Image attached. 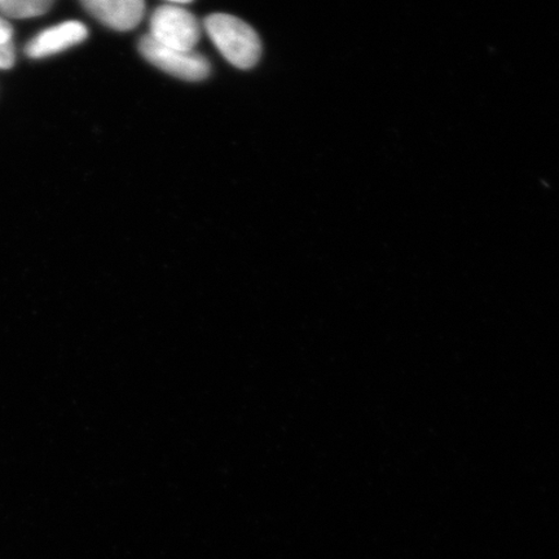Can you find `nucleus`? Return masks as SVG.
Here are the masks:
<instances>
[{"instance_id":"obj_9","label":"nucleus","mask_w":559,"mask_h":559,"mask_svg":"<svg viewBox=\"0 0 559 559\" xmlns=\"http://www.w3.org/2000/svg\"><path fill=\"white\" fill-rule=\"evenodd\" d=\"M170 4H187L193 2V0H167Z\"/></svg>"},{"instance_id":"obj_3","label":"nucleus","mask_w":559,"mask_h":559,"mask_svg":"<svg viewBox=\"0 0 559 559\" xmlns=\"http://www.w3.org/2000/svg\"><path fill=\"white\" fill-rule=\"evenodd\" d=\"M139 51L146 61L177 79L198 82L207 79L210 62L204 55L195 51H181L159 45L150 35L139 40Z\"/></svg>"},{"instance_id":"obj_4","label":"nucleus","mask_w":559,"mask_h":559,"mask_svg":"<svg viewBox=\"0 0 559 559\" xmlns=\"http://www.w3.org/2000/svg\"><path fill=\"white\" fill-rule=\"evenodd\" d=\"M91 16L118 32H129L142 23L144 0H81Z\"/></svg>"},{"instance_id":"obj_7","label":"nucleus","mask_w":559,"mask_h":559,"mask_svg":"<svg viewBox=\"0 0 559 559\" xmlns=\"http://www.w3.org/2000/svg\"><path fill=\"white\" fill-rule=\"evenodd\" d=\"M16 51L12 41L0 45V69H11L15 66Z\"/></svg>"},{"instance_id":"obj_2","label":"nucleus","mask_w":559,"mask_h":559,"mask_svg":"<svg viewBox=\"0 0 559 559\" xmlns=\"http://www.w3.org/2000/svg\"><path fill=\"white\" fill-rule=\"evenodd\" d=\"M150 29L151 38L175 50L194 51L201 38L198 19L177 4L158 7L152 13Z\"/></svg>"},{"instance_id":"obj_1","label":"nucleus","mask_w":559,"mask_h":559,"mask_svg":"<svg viewBox=\"0 0 559 559\" xmlns=\"http://www.w3.org/2000/svg\"><path fill=\"white\" fill-rule=\"evenodd\" d=\"M204 26L215 47L234 67L250 69L260 60L261 39L245 21L225 13H215L205 20Z\"/></svg>"},{"instance_id":"obj_6","label":"nucleus","mask_w":559,"mask_h":559,"mask_svg":"<svg viewBox=\"0 0 559 559\" xmlns=\"http://www.w3.org/2000/svg\"><path fill=\"white\" fill-rule=\"evenodd\" d=\"M53 0H0V12L11 19H32L50 11Z\"/></svg>"},{"instance_id":"obj_5","label":"nucleus","mask_w":559,"mask_h":559,"mask_svg":"<svg viewBox=\"0 0 559 559\" xmlns=\"http://www.w3.org/2000/svg\"><path fill=\"white\" fill-rule=\"evenodd\" d=\"M87 27L80 21H67L40 32L25 47L32 59H44L82 44L87 38Z\"/></svg>"},{"instance_id":"obj_8","label":"nucleus","mask_w":559,"mask_h":559,"mask_svg":"<svg viewBox=\"0 0 559 559\" xmlns=\"http://www.w3.org/2000/svg\"><path fill=\"white\" fill-rule=\"evenodd\" d=\"M13 29L7 21L0 17V45L12 41Z\"/></svg>"}]
</instances>
